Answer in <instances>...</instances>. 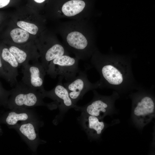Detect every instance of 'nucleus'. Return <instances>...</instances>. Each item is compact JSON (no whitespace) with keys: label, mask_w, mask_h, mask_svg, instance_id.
Returning a JSON list of instances; mask_svg holds the SVG:
<instances>
[{"label":"nucleus","mask_w":155,"mask_h":155,"mask_svg":"<svg viewBox=\"0 0 155 155\" xmlns=\"http://www.w3.org/2000/svg\"><path fill=\"white\" fill-rule=\"evenodd\" d=\"M11 90L7 105L9 108H29L38 106H45L50 110L55 109L57 105L54 102H44L41 93L32 89L22 82L16 84Z\"/></svg>","instance_id":"f257e3e1"},{"label":"nucleus","mask_w":155,"mask_h":155,"mask_svg":"<svg viewBox=\"0 0 155 155\" xmlns=\"http://www.w3.org/2000/svg\"><path fill=\"white\" fill-rule=\"evenodd\" d=\"M155 115V102L152 97L144 94L135 98L133 101L131 118L136 127L142 129L154 118Z\"/></svg>","instance_id":"f03ea898"},{"label":"nucleus","mask_w":155,"mask_h":155,"mask_svg":"<svg viewBox=\"0 0 155 155\" xmlns=\"http://www.w3.org/2000/svg\"><path fill=\"white\" fill-rule=\"evenodd\" d=\"M79 59L66 55L57 57L50 62L46 73L52 78L59 75L67 82L73 80L80 71Z\"/></svg>","instance_id":"7ed1b4c3"},{"label":"nucleus","mask_w":155,"mask_h":155,"mask_svg":"<svg viewBox=\"0 0 155 155\" xmlns=\"http://www.w3.org/2000/svg\"><path fill=\"white\" fill-rule=\"evenodd\" d=\"M94 93V98L90 102L83 106L76 105L74 109L101 119L107 115L117 113L113 96L110 97L102 96L95 91Z\"/></svg>","instance_id":"20e7f679"},{"label":"nucleus","mask_w":155,"mask_h":155,"mask_svg":"<svg viewBox=\"0 0 155 155\" xmlns=\"http://www.w3.org/2000/svg\"><path fill=\"white\" fill-rule=\"evenodd\" d=\"M63 78L61 76L59 78L58 82L55 87L50 91L44 89L41 92L42 97L49 98L54 100L58 107L59 113L53 120L54 124L58 123L59 121L69 109L74 108V104L70 98L68 91L62 82Z\"/></svg>","instance_id":"39448f33"},{"label":"nucleus","mask_w":155,"mask_h":155,"mask_svg":"<svg viewBox=\"0 0 155 155\" xmlns=\"http://www.w3.org/2000/svg\"><path fill=\"white\" fill-rule=\"evenodd\" d=\"M43 122L40 120L22 122L10 127L15 129L34 153L37 152L38 146L46 143L40 139L39 129L43 126Z\"/></svg>","instance_id":"423d86ee"},{"label":"nucleus","mask_w":155,"mask_h":155,"mask_svg":"<svg viewBox=\"0 0 155 155\" xmlns=\"http://www.w3.org/2000/svg\"><path fill=\"white\" fill-rule=\"evenodd\" d=\"M22 66V82L29 87L41 92L44 89L43 84L46 71L38 60Z\"/></svg>","instance_id":"0eeeda50"},{"label":"nucleus","mask_w":155,"mask_h":155,"mask_svg":"<svg viewBox=\"0 0 155 155\" xmlns=\"http://www.w3.org/2000/svg\"><path fill=\"white\" fill-rule=\"evenodd\" d=\"M63 85L75 105L87 92L100 86L98 83H91L88 79L86 71L80 70L73 80L65 83Z\"/></svg>","instance_id":"6e6552de"},{"label":"nucleus","mask_w":155,"mask_h":155,"mask_svg":"<svg viewBox=\"0 0 155 155\" xmlns=\"http://www.w3.org/2000/svg\"><path fill=\"white\" fill-rule=\"evenodd\" d=\"M78 120L91 141L100 138L105 130L111 124L106 123L103 119L81 112Z\"/></svg>","instance_id":"1a4fd4ad"},{"label":"nucleus","mask_w":155,"mask_h":155,"mask_svg":"<svg viewBox=\"0 0 155 155\" xmlns=\"http://www.w3.org/2000/svg\"><path fill=\"white\" fill-rule=\"evenodd\" d=\"M5 123L11 127L22 122L40 120L36 113L28 108H16L11 109L5 117Z\"/></svg>","instance_id":"9d476101"},{"label":"nucleus","mask_w":155,"mask_h":155,"mask_svg":"<svg viewBox=\"0 0 155 155\" xmlns=\"http://www.w3.org/2000/svg\"><path fill=\"white\" fill-rule=\"evenodd\" d=\"M0 54L4 69L11 80V86L16 85L18 82L16 78L18 75V68L19 65L14 56L6 46H0Z\"/></svg>","instance_id":"9b49d317"},{"label":"nucleus","mask_w":155,"mask_h":155,"mask_svg":"<svg viewBox=\"0 0 155 155\" xmlns=\"http://www.w3.org/2000/svg\"><path fill=\"white\" fill-rule=\"evenodd\" d=\"M66 40L68 45L73 50L79 51L78 59H86L83 51L88 47V42L85 36L78 32H73L67 35Z\"/></svg>","instance_id":"f8f14e48"},{"label":"nucleus","mask_w":155,"mask_h":155,"mask_svg":"<svg viewBox=\"0 0 155 155\" xmlns=\"http://www.w3.org/2000/svg\"><path fill=\"white\" fill-rule=\"evenodd\" d=\"M10 52L13 55L20 66L29 63L30 61H37L39 56L36 53H28L25 49L17 46H11L8 48Z\"/></svg>","instance_id":"ddd939ff"},{"label":"nucleus","mask_w":155,"mask_h":155,"mask_svg":"<svg viewBox=\"0 0 155 155\" xmlns=\"http://www.w3.org/2000/svg\"><path fill=\"white\" fill-rule=\"evenodd\" d=\"M85 3L81 0H72L67 1L63 5L62 10L66 16H74L81 12L84 8Z\"/></svg>","instance_id":"4468645a"},{"label":"nucleus","mask_w":155,"mask_h":155,"mask_svg":"<svg viewBox=\"0 0 155 155\" xmlns=\"http://www.w3.org/2000/svg\"><path fill=\"white\" fill-rule=\"evenodd\" d=\"M10 35L13 41L17 44H22L26 42L28 40L29 34L28 32L20 28L12 30Z\"/></svg>","instance_id":"2eb2a0df"},{"label":"nucleus","mask_w":155,"mask_h":155,"mask_svg":"<svg viewBox=\"0 0 155 155\" xmlns=\"http://www.w3.org/2000/svg\"><path fill=\"white\" fill-rule=\"evenodd\" d=\"M17 25L21 28L30 34L35 35L38 30V28L35 24L23 21L17 22Z\"/></svg>","instance_id":"dca6fc26"},{"label":"nucleus","mask_w":155,"mask_h":155,"mask_svg":"<svg viewBox=\"0 0 155 155\" xmlns=\"http://www.w3.org/2000/svg\"><path fill=\"white\" fill-rule=\"evenodd\" d=\"M11 93V90L7 91L3 88L0 82V104L7 105L8 97Z\"/></svg>","instance_id":"f3484780"},{"label":"nucleus","mask_w":155,"mask_h":155,"mask_svg":"<svg viewBox=\"0 0 155 155\" xmlns=\"http://www.w3.org/2000/svg\"><path fill=\"white\" fill-rule=\"evenodd\" d=\"M0 78L4 79L11 85V82L9 76L5 71L2 61L0 54Z\"/></svg>","instance_id":"a211bd4d"},{"label":"nucleus","mask_w":155,"mask_h":155,"mask_svg":"<svg viewBox=\"0 0 155 155\" xmlns=\"http://www.w3.org/2000/svg\"><path fill=\"white\" fill-rule=\"evenodd\" d=\"M10 0H0V8L7 6L9 3Z\"/></svg>","instance_id":"6ab92c4d"},{"label":"nucleus","mask_w":155,"mask_h":155,"mask_svg":"<svg viewBox=\"0 0 155 155\" xmlns=\"http://www.w3.org/2000/svg\"><path fill=\"white\" fill-rule=\"evenodd\" d=\"M35 2L37 3H40L43 2L45 0H34Z\"/></svg>","instance_id":"aec40b11"}]
</instances>
